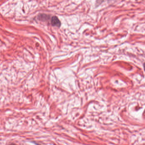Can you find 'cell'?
I'll return each instance as SVG.
<instances>
[{
	"label": "cell",
	"mask_w": 145,
	"mask_h": 145,
	"mask_svg": "<svg viewBox=\"0 0 145 145\" xmlns=\"http://www.w3.org/2000/svg\"><path fill=\"white\" fill-rule=\"evenodd\" d=\"M51 22L52 25L54 26H56L58 27L60 26V21L57 16H53L52 17Z\"/></svg>",
	"instance_id": "cell-1"
},
{
	"label": "cell",
	"mask_w": 145,
	"mask_h": 145,
	"mask_svg": "<svg viewBox=\"0 0 145 145\" xmlns=\"http://www.w3.org/2000/svg\"><path fill=\"white\" fill-rule=\"evenodd\" d=\"M143 68H144V71L145 72V62L144 63V64H143Z\"/></svg>",
	"instance_id": "cell-2"
},
{
	"label": "cell",
	"mask_w": 145,
	"mask_h": 145,
	"mask_svg": "<svg viewBox=\"0 0 145 145\" xmlns=\"http://www.w3.org/2000/svg\"><path fill=\"white\" fill-rule=\"evenodd\" d=\"M10 145H16V144H14V143H11V144H10Z\"/></svg>",
	"instance_id": "cell-3"
}]
</instances>
